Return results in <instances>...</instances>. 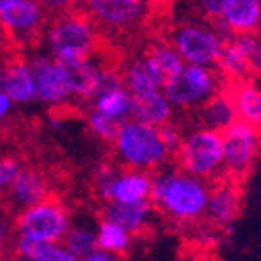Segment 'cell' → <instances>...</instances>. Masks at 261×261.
<instances>
[{
    "instance_id": "obj_15",
    "label": "cell",
    "mask_w": 261,
    "mask_h": 261,
    "mask_svg": "<svg viewBox=\"0 0 261 261\" xmlns=\"http://www.w3.org/2000/svg\"><path fill=\"white\" fill-rule=\"evenodd\" d=\"M214 24L228 39L234 35H259L261 0H221V13Z\"/></svg>"
},
{
    "instance_id": "obj_31",
    "label": "cell",
    "mask_w": 261,
    "mask_h": 261,
    "mask_svg": "<svg viewBox=\"0 0 261 261\" xmlns=\"http://www.w3.org/2000/svg\"><path fill=\"white\" fill-rule=\"evenodd\" d=\"M119 170V166H115L112 161H97L92 168V181H93V190H95L97 197L102 196V192L106 190V187L110 185V181L113 179L115 172Z\"/></svg>"
},
{
    "instance_id": "obj_27",
    "label": "cell",
    "mask_w": 261,
    "mask_h": 261,
    "mask_svg": "<svg viewBox=\"0 0 261 261\" xmlns=\"http://www.w3.org/2000/svg\"><path fill=\"white\" fill-rule=\"evenodd\" d=\"M64 245L75 257H84L88 254H92L93 250H97V236H95V226L88 225V223H71L70 230L66 232Z\"/></svg>"
},
{
    "instance_id": "obj_33",
    "label": "cell",
    "mask_w": 261,
    "mask_h": 261,
    "mask_svg": "<svg viewBox=\"0 0 261 261\" xmlns=\"http://www.w3.org/2000/svg\"><path fill=\"white\" fill-rule=\"evenodd\" d=\"M11 236H13V225L6 218V214L0 212V247L8 245V241L11 240Z\"/></svg>"
},
{
    "instance_id": "obj_7",
    "label": "cell",
    "mask_w": 261,
    "mask_h": 261,
    "mask_svg": "<svg viewBox=\"0 0 261 261\" xmlns=\"http://www.w3.org/2000/svg\"><path fill=\"white\" fill-rule=\"evenodd\" d=\"M221 90L225 86L216 68L185 64L175 77L166 81L163 93L174 110H199Z\"/></svg>"
},
{
    "instance_id": "obj_12",
    "label": "cell",
    "mask_w": 261,
    "mask_h": 261,
    "mask_svg": "<svg viewBox=\"0 0 261 261\" xmlns=\"http://www.w3.org/2000/svg\"><path fill=\"white\" fill-rule=\"evenodd\" d=\"M259 49V35H234L226 40L216 71L226 83H241L250 79L254 61Z\"/></svg>"
},
{
    "instance_id": "obj_29",
    "label": "cell",
    "mask_w": 261,
    "mask_h": 261,
    "mask_svg": "<svg viewBox=\"0 0 261 261\" xmlns=\"http://www.w3.org/2000/svg\"><path fill=\"white\" fill-rule=\"evenodd\" d=\"M124 122L117 121V119L108 117L105 113L97 112V110L90 108L86 112V126L90 134L95 135L97 139L102 143L113 144V141L117 139V134Z\"/></svg>"
},
{
    "instance_id": "obj_13",
    "label": "cell",
    "mask_w": 261,
    "mask_h": 261,
    "mask_svg": "<svg viewBox=\"0 0 261 261\" xmlns=\"http://www.w3.org/2000/svg\"><path fill=\"white\" fill-rule=\"evenodd\" d=\"M152 196V174L132 168H119L99 197L102 203L113 205H135L150 201Z\"/></svg>"
},
{
    "instance_id": "obj_19",
    "label": "cell",
    "mask_w": 261,
    "mask_h": 261,
    "mask_svg": "<svg viewBox=\"0 0 261 261\" xmlns=\"http://www.w3.org/2000/svg\"><path fill=\"white\" fill-rule=\"evenodd\" d=\"M9 199L18 210L30 208L51 196L48 175L33 166H24L9 188Z\"/></svg>"
},
{
    "instance_id": "obj_34",
    "label": "cell",
    "mask_w": 261,
    "mask_h": 261,
    "mask_svg": "<svg viewBox=\"0 0 261 261\" xmlns=\"http://www.w3.org/2000/svg\"><path fill=\"white\" fill-rule=\"evenodd\" d=\"M79 261H122L121 256H115V254H108V252H102V250H93L92 254H88V256L81 257Z\"/></svg>"
},
{
    "instance_id": "obj_30",
    "label": "cell",
    "mask_w": 261,
    "mask_h": 261,
    "mask_svg": "<svg viewBox=\"0 0 261 261\" xmlns=\"http://www.w3.org/2000/svg\"><path fill=\"white\" fill-rule=\"evenodd\" d=\"M24 165L15 155H0V194L9 192L13 181L20 174Z\"/></svg>"
},
{
    "instance_id": "obj_24",
    "label": "cell",
    "mask_w": 261,
    "mask_h": 261,
    "mask_svg": "<svg viewBox=\"0 0 261 261\" xmlns=\"http://www.w3.org/2000/svg\"><path fill=\"white\" fill-rule=\"evenodd\" d=\"M197 117H199V126L221 132V134L230 124H234L238 121V113H236L228 90L225 88L218 95H214L210 100H206L205 105L197 110Z\"/></svg>"
},
{
    "instance_id": "obj_21",
    "label": "cell",
    "mask_w": 261,
    "mask_h": 261,
    "mask_svg": "<svg viewBox=\"0 0 261 261\" xmlns=\"http://www.w3.org/2000/svg\"><path fill=\"white\" fill-rule=\"evenodd\" d=\"M174 106L170 105V100L163 92L134 97L132 100V119L155 128H161L174 121Z\"/></svg>"
},
{
    "instance_id": "obj_11",
    "label": "cell",
    "mask_w": 261,
    "mask_h": 261,
    "mask_svg": "<svg viewBox=\"0 0 261 261\" xmlns=\"http://www.w3.org/2000/svg\"><path fill=\"white\" fill-rule=\"evenodd\" d=\"M46 11L37 0H0V26L15 40H30L42 30Z\"/></svg>"
},
{
    "instance_id": "obj_14",
    "label": "cell",
    "mask_w": 261,
    "mask_h": 261,
    "mask_svg": "<svg viewBox=\"0 0 261 261\" xmlns=\"http://www.w3.org/2000/svg\"><path fill=\"white\" fill-rule=\"evenodd\" d=\"M132 100L134 97L122 81V73L110 66L105 73L99 92L90 100V105H92L90 108L121 122H126L132 119Z\"/></svg>"
},
{
    "instance_id": "obj_32",
    "label": "cell",
    "mask_w": 261,
    "mask_h": 261,
    "mask_svg": "<svg viewBox=\"0 0 261 261\" xmlns=\"http://www.w3.org/2000/svg\"><path fill=\"white\" fill-rule=\"evenodd\" d=\"M159 134H161V139H163V143H165V146L172 152V155H174L179 143L183 139L185 132L172 121V122H168V124H165V126L159 128Z\"/></svg>"
},
{
    "instance_id": "obj_26",
    "label": "cell",
    "mask_w": 261,
    "mask_h": 261,
    "mask_svg": "<svg viewBox=\"0 0 261 261\" xmlns=\"http://www.w3.org/2000/svg\"><path fill=\"white\" fill-rule=\"evenodd\" d=\"M95 236L99 250L121 257L122 254H126L130 250L132 243H134V234H130L126 228H122L117 223L105 218H100V221L95 225Z\"/></svg>"
},
{
    "instance_id": "obj_9",
    "label": "cell",
    "mask_w": 261,
    "mask_h": 261,
    "mask_svg": "<svg viewBox=\"0 0 261 261\" xmlns=\"http://www.w3.org/2000/svg\"><path fill=\"white\" fill-rule=\"evenodd\" d=\"M83 6L95 26L108 31H132L150 13V4L143 0H88Z\"/></svg>"
},
{
    "instance_id": "obj_35",
    "label": "cell",
    "mask_w": 261,
    "mask_h": 261,
    "mask_svg": "<svg viewBox=\"0 0 261 261\" xmlns=\"http://www.w3.org/2000/svg\"><path fill=\"white\" fill-rule=\"evenodd\" d=\"M13 106H15L13 100L9 99L4 92H0V122L11 115V112H13Z\"/></svg>"
},
{
    "instance_id": "obj_18",
    "label": "cell",
    "mask_w": 261,
    "mask_h": 261,
    "mask_svg": "<svg viewBox=\"0 0 261 261\" xmlns=\"http://www.w3.org/2000/svg\"><path fill=\"white\" fill-rule=\"evenodd\" d=\"M68 83H70L71 97L79 100H92L99 92L102 79L110 66H106L99 57H90L86 61L64 64Z\"/></svg>"
},
{
    "instance_id": "obj_10",
    "label": "cell",
    "mask_w": 261,
    "mask_h": 261,
    "mask_svg": "<svg viewBox=\"0 0 261 261\" xmlns=\"http://www.w3.org/2000/svg\"><path fill=\"white\" fill-rule=\"evenodd\" d=\"M30 64L33 75H35L37 100H40L46 106H51V108H59V106L68 105L73 99L62 62L55 61L48 53L46 55L40 53V55L31 57Z\"/></svg>"
},
{
    "instance_id": "obj_22",
    "label": "cell",
    "mask_w": 261,
    "mask_h": 261,
    "mask_svg": "<svg viewBox=\"0 0 261 261\" xmlns=\"http://www.w3.org/2000/svg\"><path fill=\"white\" fill-rule=\"evenodd\" d=\"M234 102L238 119L261 128V88L252 79L226 86Z\"/></svg>"
},
{
    "instance_id": "obj_6",
    "label": "cell",
    "mask_w": 261,
    "mask_h": 261,
    "mask_svg": "<svg viewBox=\"0 0 261 261\" xmlns=\"http://www.w3.org/2000/svg\"><path fill=\"white\" fill-rule=\"evenodd\" d=\"M71 212L59 197L49 196L30 208L18 210L15 218L17 236L44 243H62L66 232L70 230Z\"/></svg>"
},
{
    "instance_id": "obj_2",
    "label": "cell",
    "mask_w": 261,
    "mask_h": 261,
    "mask_svg": "<svg viewBox=\"0 0 261 261\" xmlns=\"http://www.w3.org/2000/svg\"><path fill=\"white\" fill-rule=\"evenodd\" d=\"M44 44L48 55L62 64L86 61L97 55L99 28L84 11H61L44 28Z\"/></svg>"
},
{
    "instance_id": "obj_5",
    "label": "cell",
    "mask_w": 261,
    "mask_h": 261,
    "mask_svg": "<svg viewBox=\"0 0 261 261\" xmlns=\"http://www.w3.org/2000/svg\"><path fill=\"white\" fill-rule=\"evenodd\" d=\"M228 37L214 22L187 20L170 31L168 44L185 64L216 68Z\"/></svg>"
},
{
    "instance_id": "obj_8",
    "label": "cell",
    "mask_w": 261,
    "mask_h": 261,
    "mask_svg": "<svg viewBox=\"0 0 261 261\" xmlns=\"http://www.w3.org/2000/svg\"><path fill=\"white\" fill-rule=\"evenodd\" d=\"M223 163L228 179L245 177L261 152V128L238 121L223 132Z\"/></svg>"
},
{
    "instance_id": "obj_36",
    "label": "cell",
    "mask_w": 261,
    "mask_h": 261,
    "mask_svg": "<svg viewBox=\"0 0 261 261\" xmlns=\"http://www.w3.org/2000/svg\"><path fill=\"white\" fill-rule=\"evenodd\" d=\"M254 71L261 75V33H259V49H257V57L254 61Z\"/></svg>"
},
{
    "instance_id": "obj_4",
    "label": "cell",
    "mask_w": 261,
    "mask_h": 261,
    "mask_svg": "<svg viewBox=\"0 0 261 261\" xmlns=\"http://www.w3.org/2000/svg\"><path fill=\"white\" fill-rule=\"evenodd\" d=\"M175 166L181 172L203 181H218L225 174L223 163V135L221 132L205 126L190 128L175 150Z\"/></svg>"
},
{
    "instance_id": "obj_28",
    "label": "cell",
    "mask_w": 261,
    "mask_h": 261,
    "mask_svg": "<svg viewBox=\"0 0 261 261\" xmlns=\"http://www.w3.org/2000/svg\"><path fill=\"white\" fill-rule=\"evenodd\" d=\"M146 55L150 57V61L155 64V68L161 71L166 81L175 77L185 66V62L181 61V57L175 53V49L172 48L168 42H161V44L152 46V48L146 51Z\"/></svg>"
},
{
    "instance_id": "obj_1",
    "label": "cell",
    "mask_w": 261,
    "mask_h": 261,
    "mask_svg": "<svg viewBox=\"0 0 261 261\" xmlns=\"http://www.w3.org/2000/svg\"><path fill=\"white\" fill-rule=\"evenodd\" d=\"M210 183L188 175L177 166H165L152 174L153 210L177 225H190L205 218Z\"/></svg>"
},
{
    "instance_id": "obj_17",
    "label": "cell",
    "mask_w": 261,
    "mask_h": 261,
    "mask_svg": "<svg viewBox=\"0 0 261 261\" xmlns=\"http://www.w3.org/2000/svg\"><path fill=\"white\" fill-rule=\"evenodd\" d=\"M0 92H4L13 105H31L37 100L35 75L30 59H11L0 64Z\"/></svg>"
},
{
    "instance_id": "obj_23",
    "label": "cell",
    "mask_w": 261,
    "mask_h": 261,
    "mask_svg": "<svg viewBox=\"0 0 261 261\" xmlns=\"http://www.w3.org/2000/svg\"><path fill=\"white\" fill-rule=\"evenodd\" d=\"M152 216L153 205L150 201L135 203V205H113V203L102 205V218L121 225L130 234H137L148 228Z\"/></svg>"
},
{
    "instance_id": "obj_3",
    "label": "cell",
    "mask_w": 261,
    "mask_h": 261,
    "mask_svg": "<svg viewBox=\"0 0 261 261\" xmlns=\"http://www.w3.org/2000/svg\"><path fill=\"white\" fill-rule=\"evenodd\" d=\"M113 152L122 168L157 172L166 166L172 152L165 146L159 128L139 121H126L113 141Z\"/></svg>"
},
{
    "instance_id": "obj_20",
    "label": "cell",
    "mask_w": 261,
    "mask_h": 261,
    "mask_svg": "<svg viewBox=\"0 0 261 261\" xmlns=\"http://www.w3.org/2000/svg\"><path fill=\"white\" fill-rule=\"evenodd\" d=\"M121 73L132 97H143L163 92L166 83V79L163 77L161 71L157 70L155 64L150 61V57L146 53L126 62Z\"/></svg>"
},
{
    "instance_id": "obj_16",
    "label": "cell",
    "mask_w": 261,
    "mask_h": 261,
    "mask_svg": "<svg viewBox=\"0 0 261 261\" xmlns=\"http://www.w3.org/2000/svg\"><path fill=\"white\" fill-rule=\"evenodd\" d=\"M241 201L243 196L238 181L228 177L218 179L210 183L205 218L216 226H230L240 216Z\"/></svg>"
},
{
    "instance_id": "obj_25",
    "label": "cell",
    "mask_w": 261,
    "mask_h": 261,
    "mask_svg": "<svg viewBox=\"0 0 261 261\" xmlns=\"http://www.w3.org/2000/svg\"><path fill=\"white\" fill-rule=\"evenodd\" d=\"M17 261H79L62 243H44L24 236L13 241Z\"/></svg>"
}]
</instances>
